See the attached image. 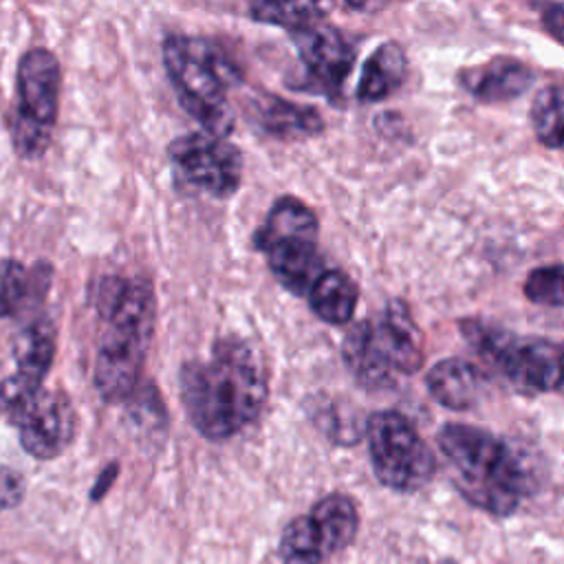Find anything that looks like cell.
<instances>
[{
    "instance_id": "6da1fadb",
    "label": "cell",
    "mask_w": 564,
    "mask_h": 564,
    "mask_svg": "<svg viewBox=\"0 0 564 564\" xmlns=\"http://www.w3.org/2000/svg\"><path fill=\"white\" fill-rule=\"evenodd\" d=\"M178 386L189 423L209 441H227L247 430L260 419L269 397L264 361L240 337H223L207 359L187 361Z\"/></svg>"
},
{
    "instance_id": "7a4b0ae2",
    "label": "cell",
    "mask_w": 564,
    "mask_h": 564,
    "mask_svg": "<svg viewBox=\"0 0 564 564\" xmlns=\"http://www.w3.org/2000/svg\"><path fill=\"white\" fill-rule=\"evenodd\" d=\"M101 335L93 383L108 403L126 401L141 381L148 346L156 326L154 289L143 278H104L97 291Z\"/></svg>"
},
{
    "instance_id": "3957f363",
    "label": "cell",
    "mask_w": 564,
    "mask_h": 564,
    "mask_svg": "<svg viewBox=\"0 0 564 564\" xmlns=\"http://www.w3.org/2000/svg\"><path fill=\"white\" fill-rule=\"evenodd\" d=\"M436 438L458 494L471 507L494 518L518 511L527 474L509 443L465 423H447Z\"/></svg>"
},
{
    "instance_id": "277c9868",
    "label": "cell",
    "mask_w": 564,
    "mask_h": 564,
    "mask_svg": "<svg viewBox=\"0 0 564 564\" xmlns=\"http://www.w3.org/2000/svg\"><path fill=\"white\" fill-rule=\"evenodd\" d=\"M163 64L181 106L203 132L227 137L234 130L229 90L240 82V68L212 40L198 35H167Z\"/></svg>"
},
{
    "instance_id": "5b68a950",
    "label": "cell",
    "mask_w": 564,
    "mask_h": 564,
    "mask_svg": "<svg viewBox=\"0 0 564 564\" xmlns=\"http://www.w3.org/2000/svg\"><path fill=\"white\" fill-rule=\"evenodd\" d=\"M341 359L366 390L390 388L399 377L419 372L425 359L423 335L408 304L392 300L377 322L352 324L341 341Z\"/></svg>"
},
{
    "instance_id": "8992f818",
    "label": "cell",
    "mask_w": 564,
    "mask_h": 564,
    "mask_svg": "<svg viewBox=\"0 0 564 564\" xmlns=\"http://www.w3.org/2000/svg\"><path fill=\"white\" fill-rule=\"evenodd\" d=\"M253 245L267 256L275 280L293 295H306L324 271L317 251V218L295 196H282L273 203L253 236Z\"/></svg>"
},
{
    "instance_id": "52a82bcc",
    "label": "cell",
    "mask_w": 564,
    "mask_h": 564,
    "mask_svg": "<svg viewBox=\"0 0 564 564\" xmlns=\"http://www.w3.org/2000/svg\"><path fill=\"white\" fill-rule=\"evenodd\" d=\"M59 86L62 68L48 48H31L20 57L11 123V141L20 159L31 161L48 150L57 123Z\"/></svg>"
},
{
    "instance_id": "ba28073f",
    "label": "cell",
    "mask_w": 564,
    "mask_h": 564,
    "mask_svg": "<svg viewBox=\"0 0 564 564\" xmlns=\"http://www.w3.org/2000/svg\"><path fill=\"white\" fill-rule=\"evenodd\" d=\"M471 348L516 388L555 392L562 386V350L555 341L518 337L480 319L460 324Z\"/></svg>"
},
{
    "instance_id": "9c48e42d",
    "label": "cell",
    "mask_w": 564,
    "mask_h": 564,
    "mask_svg": "<svg viewBox=\"0 0 564 564\" xmlns=\"http://www.w3.org/2000/svg\"><path fill=\"white\" fill-rule=\"evenodd\" d=\"M368 454L377 480L394 491L423 489L436 474V456L401 412L381 410L366 421Z\"/></svg>"
},
{
    "instance_id": "30bf717a",
    "label": "cell",
    "mask_w": 564,
    "mask_h": 564,
    "mask_svg": "<svg viewBox=\"0 0 564 564\" xmlns=\"http://www.w3.org/2000/svg\"><path fill=\"white\" fill-rule=\"evenodd\" d=\"M359 531V511L350 496L328 494L304 516L293 518L278 544L282 564H324L352 544Z\"/></svg>"
},
{
    "instance_id": "8fae6325",
    "label": "cell",
    "mask_w": 564,
    "mask_h": 564,
    "mask_svg": "<svg viewBox=\"0 0 564 564\" xmlns=\"http://www.w3.org/2000/svg\"><path fill=\"white\" fill-rule=\"evenodd\" d=\"M170 163L181 185L216 196H231L242 181L240 150L207 132H189L170 143Z\"/></svg>"
},
{
    "instance_id": "7c38bea8",
    "label": "cell",
    "mask_w": 564,
    "mask_h": 564,
    "mask_svg": "<svg viewBox=\"0 0 564 564\" xmlns=\"http://www.w3.org/2000/svg\"><path fill=\"white\" fill-rule=\"evenodd\" d=\"M20 445L37 460L57 458L75 438L77 414L66 392L42 388L13 416Z\"/></svg>"
},
{
    "instance_id": "4fadbf2b",
    "label": "cell",
    "mask_w": 564,
    "mask_h": 564,
    "mask_svg": "<svg viewBox=\"0 0 564 564\" xmlns=\"http://www.w3.org/2000/svg\"><path fill=\"white\" fill-rule=\"evenodd\" d=\"M291 40L313 90L330 99L339 97L355 64V51L341 31L324 20H317L300 31H293Z\"/></svg>"
},
{
    "instance_id": "5bb4252c",
    "label": "cell",
    "mask_w": 564,
    "mask_h": 564,
    "mask_svg": "<svg viewBox=\"0 0 564 564\" xmlns=\"http://www.w3.org/2000/svg\"><path fill=\"white\" fill-rule=\"evenodd\" d=\"M533 77V68L522 59L496 55L482 64L463 68L458 82L480 104H502L527 93Z\"/></svg>"
},
{
    "instance_id": "9a60e30c",
    "label": "cell",
    "mask_w": 564,
    "mask_h": 564,
    "mask_svg": "<svg viewBox=\"0 0 564 564\" xmlns=\"http://www.w3.org/2000/svg\"><path fill=\"white\" fill-rule=\"evenodd\" d=\"M427 392L449 410H469L487 392V375L471 361L449 357L434 364L425 375Z\"/></svg>"
},
{
    "instance_id": "2e32d148",
    "label": "cell",
    "mask_w": 564,
    "mask_h": 564,
    "mask_svg": "<svg viewBox=\"0 0 564 564\" xmlns=\"http://www.w3.org/2000/svg\"><path fill=\"white\" fill-rule=\"evenodd\" d=\"M251 106L258 126L275 139H306L324 130V119L315 108L284 97L264 93Z\"/></svg>"
},
{
    "instance_id": "e0dca14e",
    "label": "cell",
    "mask_w": 564,
    "mask_h": 564,
    "mask_svg": "<svg viewBox=\"0 0 564 564\" xmlns=\"http://www.w3.org/2000/svg\"><path fill=\"white\" fill-rule=\"evenodd\" d=\"M55 346H57V335H55V324L46 315H37L29 319L18 335L13 337L11 350L13 359L18 366V375L42 386L48 368L55 359Z\"/></svg>"
},
{
    "instance_id": "ac0fdd59",
    "label": "cell",
    "mask_w": 564,
    "mask_h": 564,
    "mask_svg": "<svg viewBox=\"0 0 564 564\" xmlns=\"http://www.w3.org/2000/svg\"><path fill=\"white\" fill-rule=\"evenodd\" d=\"M405 51L397 42L379 44L370 57L366 59L359 84H357V99L359 101H381L392 95L405 79Z\"/></svg>"
},
{
    "instance_id": "d6986e66",
    "label": "cell",
    "mask_w": 564,
    "mask_h": 564,
    "mask_svg": "<svg viewBox=\"0 0 564 564\" xmlns=\"http://www.w3.org/2000/svg\"><path fill=\"white\" fill-rule=\"evenodd\" d=\"M311 311L326 324H348L357 308V284L337 269H324L306 291Z\"/></svg>"
},
{
    "instance_id": "ffe728a7",
    "label": "cell",
    "mask_w": 564,
    "mask_h": 564,
    "mask_svg": "<svg viewBox=\"0 0 564 564\" xmlns=\"http://www.w3.org/2000/svg\"><path fill=\"white\" fill-rule=\"evenodd\" d=\"M46 264H40L35 271H26V267L13 258L0 260V317H9L29 306L35 286H48Z\"/></svg>"
},
{
    "instance_id": "44dd1931",
    "label": "cell",
    "mask_w": 564,
    "mask_h": 564,
    "mask_svg": "<svg viewBox=\"0 0 564 564\" xmlns=\"http://www.w3.org/2000/svg\"><path fill=\"white\" fill-rule=\"evenodd\" d=\"M249 15L256 22L284 26L293 33L317 20H324V7L315 2H256L249 4Z\"/></svg>"
},
{
    "instance_id": "7402d4cb",
    "label": "cell",
    "mask_w": 564,
    "mask_h": 564,
    "mask_svg": "<svg viewBox=\"0 0 564 564\" xmlns=\"http://www.w3.org/2000/svg\"><path fill=\"white\" fill-rule=\"evenodd\" d=\"M531 121L538 139L551 148L557 150L562 145V88L560 84L544 86L531 108Z\"/></svg>"
},
{
    "instance_id": "603a6c76",
    "label": "cell",
    "mask_w": 564,
    "mask_h": 564,
    "mask_svg": "<svg viewBox=\"0 0 564 564\" xmlns=\"http://www.w3.org/2000/svg\"><path fill=\"white\" fill-rule=\"evenodd\" d=\"M527 300L544 306H562V264H546L533 269L522 286Z\"/></svg>"
},
{
    "instance_id": "cb8c5ba5",
    "label": "cell",
    "mask_w": 564,
    "mask_h": 564,
    "mask_svg": "<svg viewBox=\"0 0 564 564\" xmlns=\"http://www.w3.org/2000/svg\"><path fill=\"white\" fill-rule=\"evenodd\" d=\"M22 498H24L22 476L11 467L0 465V511L18 507Z\"/></svg>"
},
{
    "instance_id": "d4e9b609",
    "label": "cell",
    "mask_w": 564,
    "mask_h": 564,
    "mask_svg": "<svg viewBox=\"0 0 564 564\" xmlns=\"http://www.w3.org/2000/svg\"><path fill=\"white\" fill-rule=\"evenodd\" d=\"M562 4L560 2H553V4H546L542 7V22L544 26L551 31V35L555 40L562 37Z\"/></svg>"
},
{
    "instance_id": "484cf974",
    "label": "cell",
    "mask_w": 564,
    "mask_h": 564,
    "mask_svg": "<svg viewBox=\"0 0 564 564\" xmlns=\"http://www.w3.org/2000/svg\"><path fill=\"white\" fill-rule=\"evenodd\" d=\"M117 471H119V467H117V463H112V465H108V467L99 474V478H97V482H95V487H93V491H90V498H93V500L104 498V494H106V491L110 489V485L115 482Z\"/></svg>"
}]
</instances>
